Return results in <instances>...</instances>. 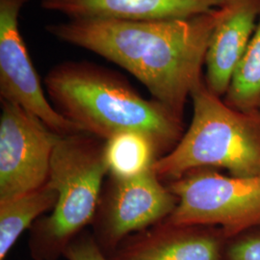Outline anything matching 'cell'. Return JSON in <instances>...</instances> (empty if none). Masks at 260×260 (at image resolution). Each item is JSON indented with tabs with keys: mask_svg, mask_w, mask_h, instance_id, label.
<instances>
[{
	"mask_svg": "<svg viewBox=\"0 0 260 260\" xmlns=\"http://www.w3.org/2000/svg\"><path fill=\"white\" fill-rule=\"evenodd\" d=\"M28 0H0V96L36 116L60 135L83 132L64 118L48 100L19 27Z\"/></svg>",
	"mask_w": 260,
	"mask_h": 260,
	"instance_id": "obj_8",
	"label": "cell"
},
{
	"mask_svg": "<svg viewBox=\"0 0 260 260\" xmlns=\"http://www.w3.org/2000/svg\"><path fill=\"white\" fill-rule=\"evenodd\" d=\"M57 193L47 184L27 194L0 203V260L7 254L24 233L56 205Z\"/></svg>",
	"mask_w": 260,
	"mask_h": 260,
	"instance_id": "obj_12",
	"label": "cell"
},
{
	"mask_svg": "<svg viewBox=\"0 0 260 260\" xmlns=\"http://www.w3.org/2000/svg\"><path fill=\"white\" fill-rule=\"evenodd\" d=\"M226 242L215 226L163 221L130 235L106 255L109 260H226Z\"/></svg>",
	"mask_w": 260,
	"mask_h": 260,
	"instance_id": "obj_9",
	"label": "cell"
},
{
	"mask_svg": "<svg viewBox=\"0 0 260 260\" xmlns=\"http://www.w3.org/2000/svg\"><path fill=\"white\" fill-rule=\"evenodd\" d=\"M160 154L149 136L124 131L105 141L104 159L111 177L130 179L153 169Z\"/></svg>",
	"mask_w": 260,
	"mask_h": 260,
	"instance_id": "obj_13",
	"label": "cell"
},
{
	"mask_svg": "<svg viewBox=\"0 0 260 260\" xmlns=\"http://www.w3.org/2000/svg\"><path fill=\"white\" fill-rule=\"evenodd\" d=\"M223 13L219 7L186 19H69L47 31L121 67L183 118L192 91L204 80L209 42Z\"/></svg>",
	"mask_w": 260,
	"mask_h": 260,
	"instance_id": "obj_1",
	"label": "cell"
},
{
	"mask_svg": "<svg viewBox=\"0 0 260 260\" xmlns=\"http://www.w3.org/2000/svg\"><path fill=\"white\" fill-rule=\"evenodd\" d=\"M250 44L223 98L234 109L251 111L260 107V17Z\"/></svg>",
	"mask_w": 260,
	"mask_h": 260,
	"instance_id": "obj_14",
	"label": "cell"
},
{
	"mask_svg": "<svg viewBox=\"0 0 260 260\" xmlns=\"http://www.w3.org/2000/svg\"><path fill=\"white\" fill-rule=\"evenodd\" d=\"M226 260H260V225L229 239Z\"/></svg>",
	"mask_w": 260,
	"mask_h": 260,
	"instance_id": "obj_15",
	"label": "cell"
},
{
	"mask_svg": "<svg viewBox=\"0 0 260 260\" xmlns=\"http://www.w3.org/2000/svg\"><path fill=\"white\" fill-rule=\"evenodd\" d=\"M45 86L56 111L103 141L136 131L153 141L162 157L185 131L183 118L157 101L145 99L124 77L102 66L63 62L48 72Z\"/></svg>",
	"mask_w": 260,
	"mask_h": 260,
	"instance_id": "obj_2",
	"label": "cell"
},
{
	"mask_svg": "<svg viewBox=\"0 0 260 260\" xmlns=\"http://www.w3.org/2000/svg\"><path fill=\"white\" fill-rule=\"evenodd\" d=\"M0 203L47 184L60 134L19 105L1 101Z\"/></svg>",
	"mask_w": 260,
	"mask_h": 260,
	"instance_id": "obj_7",
	"label": "cell"
},
{
	"mask_svg": "<svg viewBox=\"0 0 260 260\" xmlns=\"http://www.w3.org/2000/svg\"><path fill=\"white\" fill-rule=\"evenodd\" d=\"M177 198L153 169L130 179H110L103 187L92 233L105 254L125 238L165 221Z\"/></svg>",
	"mask_w": 260,
	"mask_h": 260,
	"instance_id": "obj_6",
	"label": "cell"
},
{
	"mask_svg": "<svg viewBox=\"0 0 260 260\" xmlns=\"http://www.w3.org/2000/svg\"><path fill=\"white\" fill-rule=\"evenodd\" d=\"M223 16L211 35L205 57V82L223 98L260 17V0H224Z\"/></svg>",
	"mask_w": 260,
	"mask_h": 260,
	"instance_id": "obj_10",
	"label": "cell"
},
{
	"mask_svg": "<svg viewBox=\"0 0 260 260\" xmlns=\"http://www.w3.org/2000/svg\"><path fill=\"white\" fill-rule=\"evenodd\" d=\"M104 145L105 141L86 132L60 136L48 177L57 202L50 214L38 219L30 229L32 259H60L68 246L93 222L108 173Z\"/></svg>",
	"mask_w": 260,
	"mask_h": 260,
	"instance_id": "obj_4",
	"label": "cell"
},
{
	"mask_svg": "<svg viewBox=\"0 0 260 260\" xmlns=\"http://www.w3.org/2000/svg\"><path fill=\"white\" fill-rule=\"evenodd\" d=\"M193 117L177 146L159 158L153 170L171 182L197 169L226 171L233 177L260 175V109H234L204 80L191 93Z\"/></svg>",
	"mask_w": 260,
	"mask_h": 260,
	"instance_id": "obj_3",
	"label": "cell"
},
{
	"mask_svg": "<svg viewBox=\"0 0 260 260\" xmlns=\"http://www.w3.org/2000/svg\"><path fill=\"white\" fill-rule=\"evenodd\" d=\"M259 109H260V107H259Z\"/></svg>",
	"mask_w": 260,
	"mask_h": 260,
	"instance_id": "obj_17",
	"label": "cell"
},
{
	"mask_svg": "<svg viewBox=\"0 0 260 260\" xmlns=\"http://www.w3.org/2000/svg\"><path fill=\"white\" fill-rule=\"evenodd\" d=\"M167 185L177 198L168 223L215 226L228 240L260 225V175L233 177L205 168Z\"/></svg>",
	"mask_w": 260,
	"mask_h": 260,
	"instance_id": "obj_5",
	"label": "cell"
},
{
	"mask_svg": "<svg viewBox=\"0 0 260 260\" xmlns=\"http://www.w3.org/2000/svg\"><path fill=\"white\" fill-rule=\"evenodd\" d=\"M224 0H41L42 8L69 19H186L219 8Z\"/></svg>",
	"mask_w": 260,
	"mask_h": 260,
	"instance_id": "obj_11",
	"label": "cell"
},
{
	"mask_svg": "<svg viewBox=\"0 0 260 260\" xmlns=\"http://www.w3.org/2000/svg\"><path fill=\"white\" fill-rule=\"evenodd\" d=\"M67 260H109L92 233H81L66 249Z\"/></svg>",
	"mask_w": 260,
	"mask_h": 260,
	"instance_id": "obj_16",
	"label": "cell"
}]
</instances>
